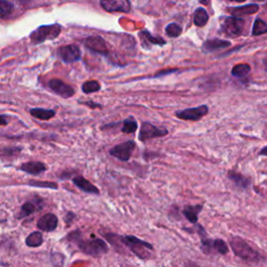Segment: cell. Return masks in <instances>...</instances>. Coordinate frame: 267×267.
<instances>
[{
    "label": "cell",
    "mask_w": 267,
    "mask_h": 267,
    "mask_svg": "<svg viewBox=\"0 0 267 267\" xmlns=\"http://www.w3.org/2000/svg\"><path fill=\"white\" fill-rule=\"evenodd\" d=\"M228 177L229 180H231L237 188H239L241 190H247L249 188L251 181L249 177L243 175L239 172H236L231 170V172H228Z\"/></svg>",
    "instance_id": "obj_18"
},
{
    "label": "cell",
    "mask_w": 267,
    "mask_h": 267,
    "mask_svg": "<svg viewBox=\"0 0 267 267\" xmlns=\"http://www.w3.org/2000/svg\"><path fill=\"white\" fill-rule=\"evenodd\" d=\"M120 240L123 247L128 248L134 255L142 259V260H147L148 258L152 257L151 251L153 249V246L150 242L144 241L133 235L120 236Z\"/></svg>",
    "instance_id": "obj_3"
},
{
    "label": "cell",
    "mask_w": 267,
    "mask_h": 267,
    "mask_svg": "<svg viewBox=\"0 0 267 267\" xmlns=\"http://www.w3.org/2000/svg\"><path fill=\"white\" fill-rule=\"evenodd\" d=\"M250 71V67L248 64H238L233 67L232 74L236 77H244L247 76Z\"/></svg>",
    "instance_id": "obj_27"
},
{
    "label": "cell",
    "mask_w": 267,
    "mask_h": 267,
    "mask_svg": "<svg viewBox=\"0 0 267 267\" xmlns=\"http://www.w3.org/2000/svg\"><path fill=\"white\" fill-rule=\"evenodd\" d=\"M14 6L9 0H0V18H3L13 12Z\"/></svg>",
    "instance_id": "obj_33"
},
{
    "label": "cell",
    "mask_w": 267,
    "mask_h": 267,
    "mask_svg": "<svg viewBox=\"0 0 267 267\" xmlns=\"http://www.w3.org/2000/svg\"><path fill=\"white\" fill-rule=\"evenodd\" d=\"M44 206L43 198H37L36 200H27L23 205L21 206L20 211L17 215V219H24L28 216H31L37 211L41 210Z\"/></svg>",
    "instance_id": "obj_13"
},
{
    "label": "cell",
    "mask_w": 267,
    "mask_h": 267,
    "mask_svg": "<svg viewBox=\"0 0 267 267\" xmlns=\"http://www.w3.org/2000/svg\"><path fill=\"white\" fill-rule=\"evenodd\" d=\"M208 112H209V109H208L206 105H203L197 108H191L179 111V112H176V117L180 118L182 120L197 121L199 119H202L205 115H207Z\"/></svg>",
    "instance_id": "obj_9"
},
{
    "label": "cell",
    "mask_w": 267,
    "mask_h": 267,
    "mask_svg": "<svg viewBox=\"0 0 267 267\" xmlns=\"http://www.w3.org/2000/svg\"><path fill=\"white\" fill-rule=\"evenodd\" d=\"M136 143L134 141H127L121 144H118L110 150V154L112 157L120 160L122 162H128L131 158L133 152L135 151Z\"/></svg>",
    "instance_id": "obj_7"
},
{
    "label": "cell",
    "mask_w": 267,
    "mask_h": 267,
    "mask_svg": "<svg viewBox=\"0 0 267 267\" xmlns=\"http://www.w3.org/2000/svg\"><path fill=\"white\" fill-rule=\"evenodd\" d=\"M29 112H31V115L33 117L38 118V119L40 120H49L56 115V112L54 110H47V109H41V108L31 109Z\"/></svg>",
    "instance_id": "obj_22"
},
{
    "label": "cell",
    "mask_w": 267,
    "mask_h": 267,
    "mask_svg": "<svg viewBox=\"0 0 267 267\" xmlns=\"http://www.w3.org/2000/svg\"><path fill=\"white\" fill-rule=\"evenodd\" d=\"M62 32V26L57 23L49 24V25H41L34 31L29 38L34 45H38L47 40H54L57 37L60 36Z\"/></svg>",
    "instance_id": "obj_4"
},
{
    "label": "cell",
    "mask_w": 267,
    "mask_h": 267,
    "mask_svg": "<svg viewBox=\"0 0 267 267\" xmlns=\"http://www.w3.org/2000/svg\"><path fill=\"white\" fill-rule=\"evenodd\" d=\"M22 151L21 147H3L0 148V158L12 159L18 155Z\"/></svg>",
    "instance_id": "obj_25"
},
{
    "label": "cell",
    "mask_w": 267,
    "mask_h": 267,
    "mask_svg": "<svg viewBox=\"0 0 267 267\" xmlns=\"http://www.w3.org/2000/svg\"><path fill=\"white\" fill-rule=\"evenodd\" d=\"M213 250L216 251V253H218L220 255H227L229 251V248L225 240L214 239L213 240Z\"/></svg>",
    "instance_id": "obj_28"
},
{
    "label": "cell",
    "mask_w": 267,
    "mask_h": 267,
    "mask_svg": "<svg viewBox=\"0 0 267 267\" xmlns=\"http://www.w3.org/2000/svg\"><path fill=\"white\" fill-rule=\"evenodd\" d=\"M203 209V205H188L184 207L182 213L191 225H196L198 222V215Z\"/></svg>",
    "instance_id": "obj_17"
},
{
    "label": "cell",
    "mask_w": 267,
    "mask_h": 267,
    "mask_svg": "<svg viewBox=\"0 0 267 267\" xmlns=\"http://www.w3.org/2000/svg\"><path fill=\"white\" fill-rule=\"evenodd\" d=\"M259 154H260V155H266V157H267V146L264 147L263 150H261L260 153H259Z\"/></svg>",
    "instance_id": "obj_38"
},
{
    "label": "cell",
    "mask_w": 267,
    "mask_h": 267,
    "mask_svg": "<svg viewBox=\"0 0 267 267\" xmlns=\"http://www.w3.org/2000/svg\"><path fill=\"white\" fill-rule=\"evenodd\" d=\"M43 242H44V237L42 232L40 231L32 232L31 234H28V236L25 238L26 247L32 248H40L43 244Z\"/></svg>",
    "instance_id": "obj_21"
},
{
    "label": "cell",
    "mask_w": 267,
    "mask_h": 267,
    "mask_svg": "<svg viewBox=\"0 0 267 267\" xmlns=\"http://www.w3.org/2000/svg\"><path fill=\"white\" fill-rule=\"evenodd\" d=\"M229 247L234 251V254L244 261L249 263H259L262 260L261 254L251 248L246 240L240 238V237H233L229 241Z\"/></svg>",
    "instance_id": "obj_2"
},
{
    "label": "cell",
    "mask_w": 267,
    "mask_h": 267,
    "mask_svg": "<svg viewBox=\"0 0 267 267\" xmlns=\"http://www.w3.org/2000/svg\"><path fill=\"white\" fill-rule=\"evenodd\" d=\"M27 186L35 187V188H44V189H53L57 190L58 185L56 182H48V181H28Z\"/></svg>",
    "instance_id": "obj_24"
},
{
    "label": "cell",
    "mask_w": 267,
    "mask_h": 267,
    "mask_svg": "<svg viewBox=\"0 0 267 267\" xmlns=\"http://www.w3.org/2000/svg\"><path fill=\"white\" fill-rule=\"evenodd\" d=\"M209 21V15L203 7H198L194 13V24L198 27L205 26Z\"/></svg>",
    "instance_id": "obj_23"
},
{
    "label": "cell",
    "mask_w": 267,
    "mask_h": 267,
    "mask_svg": "<svg viewBox=\"0 0 267 267\" xmlns=\"http://www.w3.org/2000/svg\"><path fill=\"white\" fill-rule=\"evenodd\" d=\"M72 183L76 187H77L80 191L85 192V193L88 194H94V195H99L100 191L99 189L93 185L90 181H88L85 179L84 176L81 175H76L72 177Z\"/></svg>",
    "instance_id": "obj_15"
},
{
    "label": "cell",
    "mask_w": 267,
    "mask_h": 267,
    "mask_svg": "<svg viewBox=\"0 0 267 267\" xmlns=\"http://www.w3.org/2000/svg\"><path fill=\"white\" fill-rule=\"evenodd\" d=\"M199 2L202 4H206V5H209L211 3V0H199Z\"/></svg>",
    "instance_id": "obj_39"
},
{
    "label": "cell",
    "mask_w": 267,
    "mask_h": 267,
    "mask_svg": "<svg viewBox=\"0 0 267 267\" xmlns=\"http://www.w3.org/2000/svg\"><path fill=\"white\" fill-rule=\"evenodd\" d=\"M85 105L91 107V108H101V106L99 105V103H95V102H92V101H86L84 102Z\"/></svg>",
    "instance_id": "obj_37"
},
{
    "label": "cell",
    "mask_w": 267,
    "mask_h": 267,
    "mask_svg": "<svg viewBox=\"0 0 267 267\" xmlns=\"http://www.w3.org/2000/svg\"><path fill=\"white\" fill-rule=\"evenodd\" d=\"M167 134L168 132L164 128H157L148 122H143L139 133V139L140 141H146L153 138L163 137L167 135Z\"/></svg>",
    "instance_id": "obj_8"
},
{
    "label": "cell",
    "mask_w": 267,
    "mask_h": 267,
    "mask_svg": "<svg viewBox=\"0 0 267 267\" xmlns=\"http://www.w3.org/2000/svg\"><path fill=\"white\" fill-rule=\"evenodd\" d=\"M267 33V23L261 19H257L255 21V24L253 27V34L254 36H260Z\"/></svg>",
    "instance_id": "obj_32"
},
{
    "label": "cell",
    "mask_w": 267,
    "mask_h": 267,
    "mask_svg": "<svg viewBox=\"0 0 267 267\" xmlns=\"http://www.w3.org/2000/svg\"><path fill=\"white\" fill-rule=\"evenodd\" d=\"M57 55L63 62L70 64L80 60L81 50L76 44H71V45L61 46L57 50Z\"/></svg>",
    "instance_id": "obj_5"
},
{
    "label": "cell",
    "mask_w": 267,
    "mask_h": 267,
    "mask_svg": "<svg viewBox=\"0 0 267 267\" xmlns=\"http://www.w3.org/2000/svg\"><path fill=\"white\" fill-rule=\"evenodd\" d=\"M229 46H231V43H229V41L213 39V40H208L204 43V50L206 51V53H213V51L215 50L226 48Z\"/></svg>",
    "instance_id": "obj_19"
},
{
    "label": "cell",
    "mask_w": 267,
    "mask_h": 267,
    "mask_svg": "<svg viewBox=\"0 0 267 267\" xmlns=\"http://www.w3.org/2000/svg\"><path fill=\"white\" fill-rule=\"evenodd\" d=\"M100 5L109 13H129L131 11L130 0H100Z\"/></svg>",
    "instance_id": "obj_11"
},
{
    "label": "cell",
    "mask_w": 267,
    "mask_h": 267,
    "mask_svg": "<svg viewBox=\"0 0 267 267\" xmlns=\"http://www.w3.org/2000/svg\"><path fill=\"white\" fill-rule=\"evenodd\" d=\"M10 118L6 115H0V125H6L9 123Z\"/></svg>",
    "instance_id": "obj_36"
},
{
    "label": "cell",
    "mask_w": 267,
    "mask_h": 267,
    "mask_svg": "<svg viewBox=\"0 0 267 267\" xmlns=\"http://www.w3.org/2000/svg\"><path fill=\"white\" fill-rule=\"evenodd\" d=\"M65 239L76 244L81 253L93 258H99L109 251V247L105 240L94 235H91L89 238H85L79 229H74L70 232Z\"/></svg>",
    "instance_id": "obj_1"
},
{
    "label": "cell",
    "mask_w": 267,
    "mask_h": 267,
    "mask_svg": "<svg viewBox=\"0 0 267 267\" xmlns=\"http://www.w3.org/2000/svg\"><path fill=\"white\" fill-rule=\"evenodd\" d=\"M76 213H73V212H71V211H69V212H67L64 220H65V222H66V225H67V226H70V225L72 224V222H73L74 220H76Z\"/></svg>",
    "instance_id": "obj_35"
},
{
    "label": "cell",
    "mask_w": 267,
    "mask_h": 267,
    "mask_svg": "<svg viewBox=\"0 0 267 267\" xmlns=\"http://www.w3.org/2000/svg\"><path fill=\"white\" fill-rule=\"evenodd\" d=\"M103 237L107 239L108 242H110L112 246L119 251L122 249V246L123 244L121 243V240H120V236L117 235V234H114V233H105L102 234Z\"/></svg>",
    "instance_id": "obj_26"
},
{
    "label": "cell",
    "mask_w": 267,
    "mask_h": 267,
    "mask_svg": "<svg viewBox=\"0 0 267 267\" xmlns=\"http://www.w3.org/2000/svg\"><path fill=\"white\" fill-rule=\"evenodd\" d=\"M81 89L86 94L97 92L100 90V84L97 80H88L81 86Z\"/></svg>",
    "instance_id": "obj_29"
},
{
    "label": "cell",
    "mask_w": 267,
    "mask_h": 267,
    "mask_svg": "<svg viewBox=\"0 0 267 267\" xmlns=\"http://www.w3.org/2000/svg\"><path fill=\"white\" fill-rule=\"evenodd\" d=\"M85 45L86 47L93 51L95 54L107 56L109 54V48L106 41L103 40L101 37L98 36H93V37H88L85 40Z\"/></svg>",
    "instance_id": "obj_12"
},
{
    "label": "cell",
    "mask_w": 267,
    "mask_h": 267,
    "mask_svg": "<svg viewBox=\"0 0 267 267\" xmlns=\"http://www.w3.org/2000/svg\"><path fill=\"white\" fill-rule=\"evenodd\" d=\"M263 64H264V67H265V69L267 70V55H266V57H264V60H263Z\"/></svg>",
    "instance_id": "obj_40"
},
{
    "label": "cell",
    "mask_w": 267,
    "mask_h": 267,
    "mask_svg": "<svg viewBox=\"0 0 267 267\" xmlns=\"http://www.w3.org/2000/svg\"><path fill=\"white\" fill-rule=\"evenodd\" d=\"M19 170L31 175H40L47 170V166L40 161H31L21 164Z\"/></svg>",
    "instance_id": "obj_16"
},
{
    "label": "cell",
    "mask_w": 267,
    "mask_h": 267,
    "mask_svg": "<svg viewBox=\"0 0 267 267\" xmlns=\"http://www.w3.org/2000/svg\"><path fill=\"white\" fill-rule=\"evenodd\" d=\"M137 129H138V124H137L136 120L134 119L133 117H130V118H128V119L124 120L121 131L124 134H131V133H135L137 131Z\"/></svg>",
    "instance_id": "obj_30"
},
{
    "label": "cell",
    "mask_w": 267,
    "mask_h": 267,
    "mask_svg": "<svg viewBox=\"0 0 267 267\" xmlns=\"http://www.w3.org/2000/svg\"><path fill=\"white\" fill-rule=\"evenodd\" d=\"M140 36L142 37L143 40L151 42L152 44H157V45H165V44H166V41H164L162 38H160V37H153L147 31L141 32Z\"/></svg>",
    "instance_id": "obj_31"
},
{
    "label": "cell",
    "mask_w": 267,
    "mask_h": 267,
    "mask_svg": "<svg viewBox=\"0 0 267 267\" xmlns=\"http://www.w3.org/2000/svg\"><path fill=\"white\" fill-rule=\"evenodd\" d=\"M229 1H234V2H239V3H241V2L247 1V0H229Z\"/></svg>",
    "instance_id": "obj_41"
},
{
    "label": "cell",
    "mask_w": 267,
    "mask_h": 267,
    "mask_svg": "<svg viewBox=\"0 0 267 267\" xmlns=\"http://www.w3.org/2000/svg\"><path fill=\"white\" fill-rule=\"evenodd\" d=\"M165 31L167 36L172 37V38H176V37H179L182 34L181 26L176 23H170L169 25H167Z\"/></svg>",
    "instance_id": "obj_34"
},
{
    "label": "cell",
    "mask_w": 267,
    "mask_h": 267,
    "mask_svg": "<svg viewBox=\"0 0 267 267\" xmlns=\"http://www.w3.org/2000/svg\"><path fill=\"white\" fill-rule=\"evenodd\" d=\"M259 11V5L258 4H248L239 7H233V9L229 10L231 14L234 17H240V16H246V15H253Z\"/></svg>",
    "instance_id": "obj_20"
},
{
    "label": "cell",
    "mask_w": 267,
    "mask_h": 267,
    "mask_svg": "<svg viewBox=\"0 0 267 267\" xmlns=\"http://www.w3.org/2000/svg\"><path fill=\"white\" fill-rule=\"evenodd\" d=\"M48 86L51 91L55 92L57 95L62 96V97L64 98H70L71 96L74 95V92H76L71 86L67 85L63 80L57 79V78L50 79Z\"/></svg>",
    "instance_id": "obj_14"
},
{
    "label": "cell",
    "mask_w": 267,
    "mask_h": 267,
    "mask_svg": "<svg viewBox=\"0 0 267 267\" xmlns=\"http://www.w3.org/2000/svg\"><path fill=\"white\" fill-rule=\"evenodd\" d=\"M256 1H264V0H256Z\"/></svg>",
    "instance_id": "obj_42"
},
{
    "label": "cell",
    "mask_w": 267,
    "mask_h": 267,
    "mask_svg": "<svg viewBox=\"0 0 267 267\" xmlns=\"http://www.w3.org/2000/svg\"><path fill=\"white\" fill-rule=\"evenodd\" d=\"M58 226V218L54 213H46L37 221V228L42 233H51L57 229Z\"/></svg>",
    "instance_id": "obj_10"
},
{
    "label": "cell",
    "mask_w": 267,
    "mask_h": 267,
    "mask_svg": "<svg viewBox=\"0 0 267 267\" xmlns=\"http://www.w3.org/2000/svg\"><path fill=\"white\" fill-rule=\"evenodd\" d=\"M246 22L243 19L237 17L227 18L221 26V31L229 37H238L242 35Z\"/></svg>",
    "instance_id": "obj_6"
}]
</instances>
